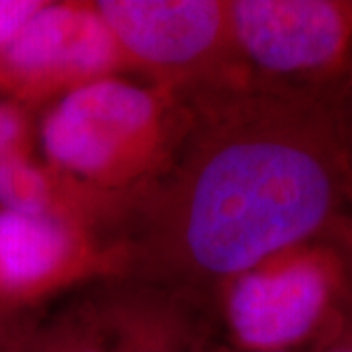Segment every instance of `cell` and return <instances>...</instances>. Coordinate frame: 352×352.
Wrapping results in <instances>:
<instances>
[{
    "mask_svg": "<svg viewBox=\"0 0 352 352\" xmlns=\"http://www.w3.org/2000/svg\"><path fill=\"white\" fill-rule=\"evenodd\" d=\"M116 256L100 251L87 227L0 210V298L34 300L100 272Z\"/></svg>",
    "mask_w": 352,
    "mask_h": 352,
    "instance_id": "obj_7",
    "label": "cell"
},
{
    "mask_svg": "<svg viewBox=\"0 0 352 352\" xmlns=\"http://www.w3.org/2000/svg\"><path fill=\"white\" fill-rule=\"evenodd\" d=\"M344 186V147L321 104L296 94L227 98L157 201L155 241L178 270L231 280L327 231Z\"/></svg>",
    "mask_w": 352,
    "mask_h": 352,
    "instance_id": "obj_1",
    "label": "cell"
},
{
    "mask_svg": "<svg viewBox=\"0 0 352 352\" xmlns=\"http://www.w3.org/2000/svg\"><path fill=\"white\" fill-rule=\"evenodd\" d=\"M45 6L43 0H0V51L20 36L28 22Z\"/></svg>",
    "mask_w": 352,
    "mask_h": 352,
    "instance_id": "obj_11",
    "label": "cell"
},
{
    "mask_svg": "<svg viewBox=\"0 0 352 352\" xmlns=\"http://www.w3.org/2000/svg\"><path fill=\"white\" fill-rule=\"evenodd\" d=\"M327 231L335 243L333 247L340 252L342 261L346 264V270H351L352 274V217L339 214L333 219Z\"/></svg>",
    "mask_w": 352,
    "mask_h": 352,
    "instance_id": "obj_12",
    "label": "cell"
},
{
    "mask_svg": "<svg viewBox=\"0 0 352 352\" xmlns=\"http://www.w3.org/2000/svg\"><path fill=\"white\" fill-rule=\"evenodd\" d=\"M344 274L333 245L289 247L227 280V325L247 352H288L325 331Z\"/></svg>",
    "mask_w": 352,
    "mask_h": 352,
    "instance_id": "obj_3",
    "label": "cell"
},
{
    "mask_svg": "<svg viewBox=\"0 0 352 352\" xmlns=\"http://www.w3.org/2000/svg\"><path fill=\"white\" fill-rule=\"evenodd\" d=\"M178 133L173 90L116 76L61 96L41 124L50 166L82 186L116 194L164 164Z\"/></svg>",
    "mask_w": 352,
    "mask_h": 352,
    "instance_id": "obj_2",
    "label": "cell"
},
{
    "mask_svg": "<svg viewBox=\"0 0 352 352\" xmlns=\"http://www.w3.org/2000/svg\"><path fill=\"white\" fill-rule=\"evenodd\" d=\"M319 352H352V323L333 329Z\"/></svg>",
    "mask_w": 352,
    "mask_h": 352,
    "instance_id": "obj_13",
    "label": "cell"
},
{
    "mask_svg": "<svg viewBox=\"0 0 352 352\" xmlns=\"http://www.w3.org/2000/svg\"><path fill=\"white\" fill-rule=\"evenodd\" d=\"M233 47L274 76H327L352 47V0H231Z\"/></svg>",
    "mask_w": 352,
    "mask_h": 352,
    "instance_id": "obj_6",
    "label": "cell"
},
{
    "mask_svg": "<svg viewBox=\"0 0 352 352\" xmlns=\"http://www.w3.org/2000/svg\"><path fill=\"white\" fill-rule=\"evenodd\" d=\"M112 352H182L180 325L164 307L126 305L113 315Z\"/></svg>",
    "mask_w": 352,
    "mask_h": 352,
    "instance_id": "obj_8",
    "label": "cell"
},
{
    "mask_svg": "<svg viewBox=\"0 0 352 352\" xmlns=\"http://www.w3.org/2000/svg\"><path fill=\"white\" fill-rule=\"evenodd\" d=\"M30 127L18 104L0 102V164L28 153Z\"/></svg>",
    "mask_w": 352,
    "mask_h": 352,
    "instance_id": "obj_10",
    "label": "cell"
},
{
    "mask_svg": "<svg viewBox=\"0 0 352 352\" xmlns=\"http://www.w3.org/2000/svg\"><path fill=\"white\" fill-rule=\"evenodd\" d=\"M96 10L112 32L126 67L161 78V87L196 76L235 51L229 2L100 0Z\"/></svg>",
    "mask_w": 352,
    "mask_h": 352,
    "instance_id": "obj_5",
    "label": "cell"
},
{
    "mask_svg": "<svg viewBox=\"0 0 352 352\" xmlns=\"http://www.w3.org/2000/svg\"><path fill=\"white\" fill-rule=\"evenodd\" d=\"M127 69L94 2H45L0 51V85L20 100H43Z\"/></svg>",
    "mask_w": 352,
    "mask_h": 352,
    "instance_id": "obj_4",
    "label": "cell"
},
{
    "mask_svg": "<svg viewBox=\"0 0 352 352\" xmlns=\"http://www.w3.org/2000/svg\"><path fill=\"white\" fill-rule=\"evenodd\" d=\"M45 352H112L108 333L94 319H71L59 329Z\"/></svg>",
    "mask_w": 352,
    "mask_h": 352,
    "instance_id": "obj_9",
    "label": "cell"
}]
</instances>
